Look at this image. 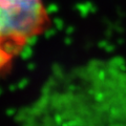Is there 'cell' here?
<instances>
[{
    "mask_svg": "<svg viewBox=\"0 0 126 126\" xmlns=\"http://www.w3.org/2000/svg\"><path fill=\"white\" fill-rule=\"evenodd\" d=\"M13 118L23 125H126V61L101 57L57 67Z\"/></svg>",
    "mask_w": 126,
    "mask_h": 126,
    "instance_id": "cell-1",
    "label": "cell"
},
{
    "mask_svg": "<svg viewBox=\"0 0 126 126\" xmlns=\"http://www.w3.org/2000/svg\"><path fill=\"white\" fill-rule=\"evenodd\" d=\"M49 24L46 0H0V74Z\"/></svg>",
    "mask_w": 126,
    "mask_h": 126,
    "instance_id": "cell-2",
    "label": "cell"
}]
</instances>
